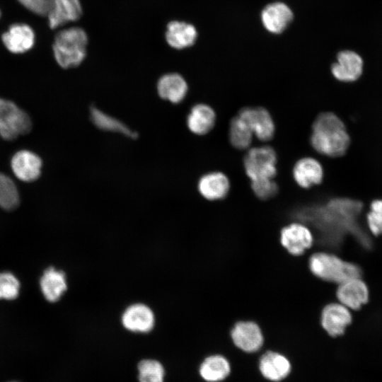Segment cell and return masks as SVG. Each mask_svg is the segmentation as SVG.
Listing matches in <instances>:
<instances>
[{
  "instance_id": "6da1fadb",
  "label": "cell",
  "mask_w": 382,
  "mask_h": 382,
  "mask_svg": "<svg viewBox=\"0 0 382 382\" xmlns=\"http://www.w3.org/2000/svg\"><path fill=\"white\" fill-rule=\"evenodd\" d=\"M363 204L356 199L336 197L325 205L303 213L304 219L312 221L320 231L322 242L339 246L345 236L352 234L364 248H370L371 241L359 223Z\"/></svg>"
},
{
  "instance_id": "7a4b0ae2",
  "label": "cell",
  "mask_w": 382,
  "mask_h": 382,
  "mask_svg": "<svg viewBox=\"0 0 382 382\" xmlns=\"http://www.w3.org/2000/svg\"><path fill=\"white\" fill-rule=\"evenodd\" d=\"M310 141L319 154L339 157L347 152L350 137L343 121L336 114L325 112L314 120Z\"/></svg>"
},
{
  "instance_id": "3957f363",
  "label": "cell",
  "mask_w": 382,
  "mask_h": 382,
  "mask_svg": "<svg viewBox=\"0 0 382 382\" xmlns=\"http://www.w3.org/2000/svg\"><path fill=\"white\" fill-rule=\"evenodd\" d=\"M88 36L85 30L73 27L59 31L52 46L57 64L64 69L79 66L85 59Z\"/></svg>"
},
{
  "instance_id": "277c9868",
  "label": "cell",
  "mask_w": 382,
  "mask_h": 382,
  "mask_svg": "<svg viewBox=\"0 0 382 382\" xmlns=\"http://www.w3.org/2000/svg\"><path fill=\"white\" fill-rule=\"evenodd\" d=\"M308 267L316 277L338 284L361 274V268L356 264L325 252L313 254L309 258Z\"/></svg>"
},
{
  "instance_id": "5b68a950",
  "label": "cell",
  "mask_w": 382,
  "mask_h": 382,
  "mask_svg": "<svg viewBox=\"0 0 382 382\" xmlns=\"http://www.w3.org/2000/svg\"><path fill=\"white\" fill-rule=\"evenodd\" d=\"M277 156L270 146L251 148L243 159V167L250 181L273 179L277 174Z\"/></svg>"
},
{
  "instance_id": "8992f818",
  "label": "cell",
  "mask_w": 382,
  "mask_h": 382,
  "mask_svg": "<svg viewBox=\"0 0 382 382\" xmlns=\"http://www.w3.org/2000/svg\"><path fill=\"white\" fill-rule=\"evenodd\" d=\"M237 115L243 120L258 139L266 141L274 137V122L266 108L246 107L240 110Z\"/></svg>"
},
{
  "instance_id": "52a82bcc",
  "label": "cell",
  "mask_w": 382,
  "mask_h": 382,
  "mask_svg": "<svg viewBox=\"0 0 382 382\" xmlns=\"http://www.w3.org/2000/svg\"><path fill=\"white\" fill-rule=\"evenodd\" d=\"M313 236L304 224L294 222L283 227L280 231V243L293 255H301L313 243Z\"/></svg>"
},
{
  "instance_id": "ba28073f",
  "label": "cell",
  "mask_w": 382,
  "mask_h": 382,
  "mask_svg": "<svg viewBox=\"0 0 382 382\" xmlns=\"http://www.w3.org/2000/svg\"><path fill=\"white\" fill-rule=\"evenodd\" d=\"M231 337L236 347L247 353L258 351L264 342L261 328L250 320L237 322L231 330Z\"/></svg>"
},
{
  "instance_id": "9c48e42d",
  "label": "cell",
  "mask_w": 382,
  "mask_h": 382,
  "mask_svg": "<svg viewBox=\"0 0 382 382\" xmlns=\"http://www.w3.org/2000/svg\"><path fill=\"white\" fill-rule=\"evenodd\" d=\"M349 310L340 302L324 306L320 314V324L330 336L336 337L345 333L352 320Z\"/></svg>"
},
{
  "instance_id": "30bf717a",
  "label": "cell",
  "mask_w": 382,
  "mask_h": 382,
  "mask_svg": "<svg viewBox=\"0 0 382 382\" xmlns=\"http://www.w3.org/2000/svg\"><path fill=\"white\" fill-rule=\"evenodd\" d=\"M364 69L361 57L354 51L343 50L337 55V60L331 66L333 76L342 82H353L359 79Z\"/></svg>"
},
{
  "instance_id": "8fae6325",
  "label": "cell",
  "mask_w": 382,
  "mask_h": 382,
  "mask_svg": "<svg viewBox=\"0 0 382 382\" xmlns=\"http://www.w3.org/2000/svg\"><path fill=\"white\" fill-rule=\"evenodd\" d=\"M336 296L349 309L358 310L368 302L369 292L366 283L359 277L339 284Z\"/></svg>"
},
{
  "instance_id": "7c38bea8",
  "label": "cell",
  "mask_w": 382,
  "mask_h": 382,
  "mask_svg": "<svg viewBox=\"0 0 382 382\" xmlns=\"http://www.w3.org/2000/svg\"><path fill=\"white\" fill-rule=\"evenodd\" d=\"M123 327L132 332L147 333L155 325L153 311L143 303H134L128 306L121 317Z\"/></svg>"
},
{
  "instance_id": "4fadbf2b",
  "label": "cell",
  "mask_w": 382,
  "mask_h": 382,
  "mask_svg": "<svg viewBox=\"0 0 382 382\" xmlns=\"http://www.w3.org/2000/svg\"><path fill=\"white\" fill-rule=\"evenodd\" d=\"M292 175L299 187L308 189L322 183L324 170L321 163L315 158L303 157L294 164Z\"/></svg>"
},
{
  "instance_id": "5bb4252c",
  "label": "cell",
  "mask_w": 382,
  "mask_h": 382,
  "mask_svg": "<svg viewBox=\"0 0 382 382\" xmlns=\"http://www.w3.org/2000/svg\"><path fill=\"white\" fill-rule=\"evenodd\" d=\"M42 162L35 153L27 150L16 152L12 157L11 166L14 175L24 182H33L41 174Z\"/></svg>"
},
{
  "instance_id": "9a60e30c",
  "label": "cell",
  "mask_w": 382,
  "mask_h": 382,
  "mask_svg": "<svg viewBox=\"0 0 382 382\" xmlns=\"http://www.w3.org/2000/svg\"><path fill=\"white\" fill-rule=\"evenodd\" d=\"M258 368L265 378L278 382L289 376L291 366L289 360L282 354L268 351L260 358Z\"/></svg>"
},
{
  "instance_id": "2e32d148",
  "label": "cell",
  "mask_w": 382,
  "mask_h": 382,
  "mask_svg": "<svg viewBox=\"0 0 382 382\" xmlns=\"http://www.w3.org/2000/svg\"><path fill=\"white\" fill-rule=\"evenodd\" d=\"M228 177L219 171H212L203 175L198 181L199 194L209 201L225 198L230 190Z\"/></svg>"
},
{
  "instance_id": "e0dca14e",
  "label": "cell",
  "mask_w": 382,
  "mask_h": 382,
  "mask_svg": "<svg viewBox=\"0 0 382 382\" xmlns=\"http://www.w3.org/2000/svg\"><path fill=\"white\" fill-rule=\"evenodd\" d=\"M156 87L161 98L174 104L182 102L188 91L187 81L178 73L163 75L159 78Z\"/></svg>"
},
{
  "instance_id": "ac0fdd59",
  "label": "cell",
  "mask_w": 382,
  "mask_h": 382,
  "mask_svg": "<svg viewBox=\"0 0 382 382\" xmlns=\"http://www.w3.org/2000/svg\"><path fill=\"white\" fill-rule=\"evenodd\" d=\"M82 13L79 0H54L48 12L49 25L52 29L77 21Z\"/></svg>"
},
{
  "instance_id": "d6986e66",
  "label": "cell",
  "mask_w": 382,
  "mask_h": 382,
  "mask_svg": "<svg viewBox=\"0 0 382 382\" xmlns=\"http://www.w3.org/2000/svg\"><path fill=\"white\" fill-rule=\"evenodd\" d=\"M165 37L169 46L176 50H183L194 45L197 32L190 23L173 21L167 25Z\"/></svg>"
},
{
  "instance_id": "ffe728a7",
  "label": "cell",
  "mask_w": 382,
  "mask_h": 382,
  "mask_svg": "<svg viewBox=\"0 0 382 382\" xmlns=\"http://www.w3.org/2000/svg\"><path fill=\"white\" fill-rule=\"evenodd\" d=\"M2 41L6 47L13 53H23L34 45L35 34L32 28L25 24H13L3 33Z\"/></svg>"
},
{
  "instance_id": "44dd1931",
  "label": "cell",
  "mask_w": 382,
  "mask_h": 382,
  "mask_svg": "<svg viewBox=\"0 0 382 382\" xmlns=\"http://www.w3.org/2000/svg\"><path fill=\"white\" fill-rule=\"evenodd\" d=\"M261 19L268 31L280 33L293 19V13L286 4L275 2L265 6L262 11Z\"/></svg>"
},
{
  "instance_id": "7402d4cb",
  "label": "cell",
  "mask_w": 382,
  "mask_h": 382,
  "mask_svg": "<svg viewBox=\"0 0 382 382\" xmlns=\"http://www.w3.org/2000/svg\"><path fill=\"white\" fill-rule=\"evenodd\" d=\"M215 122V111L204 103H198L192 107L187 117V126L189 130L197 135H204L209 132L214 127Z\"/></svg>"
},
{
  "instance_id": "603a6c76",
  "label": "cell",
  "mask_w": 382,
  "mask_h": 382,
  "mask_svg": "<svg viewBox=\"0 0 382 382\" xmlns=\"http://www.w3.org/2000/svg\"><path fill=\"white\" fill-rule=\"evenodd\" d=\"M40 286L46 300L56 302L61 299L67 289L66 276L62 271L49 267L42 274Z\"/></svg>"
},
{
  "instance_id": "cb8c5ba5",
  "label": "cell",
  "mask_w": 382,
  "mask_h": 382,
  "mask_svg": "<svg viewBox=\"0 0 382 382\" xmlns=\"http://www.w3.org/2000/svg\"><path fill=\"white\" fill-rule=\"evenodd\" d=\"M230 373V363L221 354L207 357L199 367V374L206 382H221L226 379Z\"/></svg>"
},
{
  "instance_id": "d4e9b609",
  "label": "cell",
  "mask_w": 382,
  "mask_h": 382,
  "mask_svg": "<svg viewBox=\"0 0 382 382\" xmlns=\"http://www.w3.org/2000/svg\"><path fill=\"white\" fill-rule=\"evenodd\" d=\"M90 117L92 122L101 130L120 133L132 139L137 137V133L129 128L125 123L96 107L90 108Z\"/></svg>"
},
{
  "instance_id": "484cf974",
  "label": "cell",
  "mask_w": 382,
  "mask_h": 382,
  "mask_svg": "<svg viewBox=\"0 0 382 382\" xmlns=\"http://www.w3.org/2000/svg\"><path fill=\"white\" fill-rule=\"evenodd\" d=\"M253 134L238 115L231 119L228 137L231 145L238 149H245L252 143Z\"/></svg>"
},
{
  "instance_id": "4316f807",
  "label": "cell",
  "mask_w": 382,
  "mask_h": 382,
  "mask_svg": "<svg viewBox=\"0 0 382 382\" xmlns=\"http://www.w3.org/2000/svg\"><path fill=\"white\" fill-rule=\"evenodd\" d=\"M139 382H164L165 368L158 360L144 359L137 364Z\"/></svg>"
},
{
  "instance_id": "83f0119b",
  "label": "cell",
  "mask_w": 382,
  "mask_h": 382,
  "mask_svg": "<svg viewBox=\"0 0 382 382\" xmlns=\"http://www.w3.org/2000/svg\"><path fill=\"white\" fill-rule=\"evenodd\" d=\"M20 203L18 189L13 181L0 173V207L5 210L15 209Z\"/></svg>"
},
{
  "instance_id": "f1b7e54d",
  "label": "cell",
  "mask_w": 382,
  "mask_h": 382,
  "mask_svg": "<svg viewBox=\"0 0 382 382\" xmlns=\"http://www.w3.org/2000/svg\"><path fill=\"white\" fill-rule=\"evenodd\" d=\"M20 282L12 273L0 272V299L13 300L18 297Z\"/></svg>"
},
{
  "instance_id": "f546056e",
  "label": "cell",
  "mask_w": 382,
  "mask_h": 382,
  "mask_svg": "<svg viewBox=\"0 0 382 382\" xmlns=\"http://www.w3.org/2000/svg\"><path fill=\"white\" fill-rule=\"evenodd\" d=\"M369 231L374 236L382 234V199H374L366 214Z\"/></svg>"
},
{
  "instance_id": "4dcf8cb0",
  "label": "cell",
  "mask_w": 382,
  "mask_h": 382,
  "mask_svg": "<svg viewBox=\"0 0 382 382\" xmlns=\"http://www.w3.org/2000/svg\"><path fill=\"white\" fill-rule=\"evenodd\" d=\"M250 185L255 195L263 200L273 197L278 192V185L273 179L252 180Z\"/></svg>"
},
{
  "instance_id": "1f68e13d",
  "label": "cell",
  "mask_w": 382,
  "mask_h": 382,
  "mask_svg": "<svg viewBox=\"0 0 382 382\" xmlns=\"http://www.w3.org/2000/svg\"><path fill=\"white\" fill-rule=\"evenodd\" d=\"M18 108L13 102L0 98V129L11 120Z\"/></svg>"
},
{
  "instance_id": "d6a6232c",
  "label": "cell",
  "mask_w": 382,
  "mask_h": 382,
  "mask_svg": "<svg viewBox=\"0 0 382 382\" xmlns=\"http://www.w3.org/2000/svg\"><path fill=\"white\" fill-rule=\"evenodd\" d=\"M18 1L30 11L42 16H47L50 9L45 0H18Z\"/></svg>"
},
{
  "instance_id": "836d02e7",
  "label": "cell",
  "mask_w": 382,
  "mask_h": 382,
  "mask_svg": "<svg viewBox=\"0 0 382 382\" xmlns=\"http://www.w3.org/2000/svg\"><path fill=\"white\" fill-rule=\"evenodd\" d=\"M45 1H46V3H47V4H48V6H50V8H51L54 0H45Z\"/></svg>"
},
{
  "instance_id": "e575fe53",
  "label": "cell",
  "mask_w": 382,
  "mask_h": 382,
  "mask_svg": "<svg viewBox=\"0 0 382 382\" xmlns=\"http://www.w3.org/2000/svg\"><path fill=\"white\" fill-rule=\"evenodd\" d=\"M0 16H1V12H0Z\"/></svg>"
}]
</instances>
